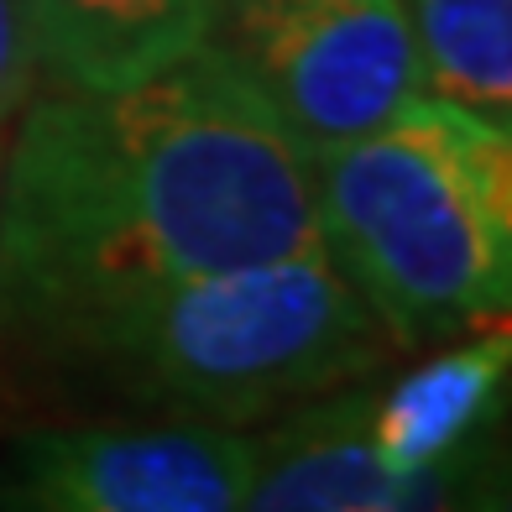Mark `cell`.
Listing matches in <instances>:
<instances>
[{"label":"cell","instance_id":"1","mask_svg":"<svg viewBox=\"0 0 512 512\" xmlns=\"http://www.w3.org/2000/svg\"><path fill=\"white\" fill-rule=\"evenodd\" d=\"M319 241L309 152L215 48L37 100L0 168V309L32 335Z\"/></svg>","mask_w":512,"mask_h":512},{"label":"cell","instance_id":"2","mask_svg":"<svg viewBox=\"0 0 512 512\" xmlns=\"http://www.w3.org/2000/svg\"><path fill=\"white\" fill-rule=\"evenodd\" d=\"M319 246L398 351L481 330L512 298V126L413 95L309 152Z\"/></svg>","mask_w":512,"mask_h":512},{"label":"cell","instance_id":"3","mask_svg":"<svg viewBox=\"0 0 512 512\" xmlns=\"http://www.w3.org/2000/svg\"><path fill=\"white\" fill-rule=\"evenodd\" d=\"M68 345L136 398L230 429L377 382L398 361L382 319L319 241L142 293Z\"/></svg>","mask_w":512,"mask_h":512},{"label":"cell","instance_id":"4","mask_svg":"<svg viewBox=\"0 0 512 512\" xmlns=\"http://www.w3.org/2000/svg\"><path fill=\"white\" fill-rule=\"evenodd\" d=\"M209 48L304 152L356 142L424 95L403 0H220Z\"/></svg>","mask_w":512,"mask_h":512},{"label":"cell","instance_id":"5","mask_svg":"<svg viewBox=\"0 0 512 512\" xmlns=\"http://www.w3.org/2000/svg\"><path fill=\"white\" fill-rule=\"evenodd\" d=\"M251 434L178 424L32 429L0 455V512H236Z\"/></svg>","mask_w":512,"mask_h":512},{"label":"cell","instance_id":"6","mask_svg":"<svg viewBox=\"0 0 512 512\" xmlns=\"http://www.w3.org/2000/svg\"><path fill=\"white\" fill-rule=\"evenodd\" d=\"M497 445L434 465H392L371 445V382L277 413L251 434L236 512H465Z\"/></svg>","mask_w":512,"mask_h":512},{"label":"cell","instance_id":"7","mask_svg":"<svg viewBox=\"0 0 512 512\" xmlns=\"http://www.w3.org/2000/svg\"><path fill=\"white\" fill-rule=\"evenodd\" d=\"M220 0H21L32 63L58 89L105 95L199 53Z\"/></svg>","mask_w":512,"mask_h":512},{"label":"cell","instance_id":"8","mask_svg":"<svg viewBox=\"0 0 512 512\" xmlns=\"http://www.w3.org/2000/svg\"><path fill=\"white\" fill-rule=\"evenodd\" d=\"M512 340L507 324L492 319L481 335L445 345L434 361L408 377L371 382V445L392 465H434L465 450L492 445L507 408Z\"/></svg>","mask_w":512,"mask_h":512},{"label":"cell","instance_id":"9","mask_svg":"<svg viewBox=\"0 0 512 512\" xmlns=\"http://www.w3.org/2000/svg\"><path fill=\"white\" fill-rule=\"evenodd\" d=\"M403 11L424 95L512 126V0H403Z\"/></svg>","mask_w":512,"mask_h":512},{"label":"cell","instance_id":"10","mask_svg":"<svg viewBox=\"0 0 512 512\" xmlns=\"http://www.w3.org/2000/svg\"><path fill=\"white\" fill-rule=\"evenodd\" d=\"M32 42H27V21H21V0H0V121L27 105L32 89Z\"/></svg>","mask_w":512,"mask_h":512},{"label":"cell","instance_id":"11","mask_svg":"<svg viewBox=\"0 0 512 512\" xmlns=\"http://www.w3.org/2000/svg\"><path fill=\"white\" fill-rule=\"evenodd\" d=\"M465 512H512L507 507V465H502V455H497L492 471L481 476V486H476V497H471Z\"/></svg>","mask_w":512,"mask_h":512},{"label":"cell","instance_id":"12","mask_svg":"<svg viewBox=\"0 0 512 512\" xmlns=\"http://www.w3.org/2000/svg\"><path fill=\"white\" fill-rule=\"evenodd\" d=\"M0 168H6V121H0Z\"/></svg>","mask_w":512,"mask_h":512}]
</instances>
